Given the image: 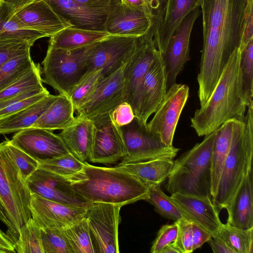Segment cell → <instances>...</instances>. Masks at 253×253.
Instances as JSON below:
<instances>
[{"label": "cell", "mask_w": 253, "mask_h": 253, "mask_svg": "<svg viewBox=\"0 0 253 253\" xmlns=\"http://www.w3.org/2000/svg\"><path fill=\"white\" fill-rule=\"evenodd\" d=\"M250 0H203V47L197 76L200 106L208 100L235 50L240 48Z\"/></svg>", "instance_id": "obj_1"}, {"label": "cell", "mask_w": 253, "mask_h": 253, "mask_svg": "<svg viewBox=\"0 0 253 253\" xmlns=\"http://www.w3.org/2000/svg\"><path fill=\"white\" fill-rule=\"evenodd\" d=\"M241 53L239 48L234 51L209 99L191 118V126L199 136L211 133L228 120H244L247 106L241 84Z\"/></svg>", "instance_id": "obj_2"}, {"label": "cell", "mask_w": 253, "mask_h": 253, "mask_svg": "<svg viewBox=\"0 0 253 253\" xmlns=\"http://www.w3.org/2000/svg\"><path fill=\"white\" fill-rule=\"evenodd\" d=\"M84 164L83 169L69 179L75 192L88 203L122 207L147 197L148 185L136 176L115 167Z\"/></svg>", "instance_id": "obj_3"}, {"label": "cell", "mask_w": 253, "mask_h": 253, "mask_svg": "<svg viewBox=\"0 0 253 253\" xmlns=\"http://www.w3.org/2000/svg\"><path fill=\"white\" fill-rule=\"evenodd\" d=\"M253 105L243 121L235 120L231 145L212 201L220 211L230 204L243 179L253 169Z\"/></svg>", "instance_id": "obj_4"}, {"label": "cell", "mask_w": 253, "mask_h": 253, "mask_svg": "<svg viewBox=\"0 0 253 253\" xmlns=\"http://www.w3.org/2000/svg\"><path fill=\"white\" fill-rule=\"evenodd\" d=\"M217 129L174 161L166 184L172 194L179 192L212 198L211 159Z\"/></svg>", "instance_id": "obj_5"}, {"label": "cell", "mask_w": 253, "mask_h": 253, "mask_svg": "<svg viewBox=\"0 0 253 253\" xmlns=\"http://www.w3.org/2000/svg\"><path fill=\"white\" fill-rule=\"evenodd\" d=\"M31 194L2 141L0 143V221L6 226V234L14 244L21 227L31 218Z\"/></svg>", "instance_id": "obj_6"}, {"label": "cell", "mask_w": 253, "mask_h": 253, "mask_svg": "<svg viewBox=\"0 0 253 253\" xmlns=\"http://www.w3.org/2000/svg\"><path fill=\"white\" fill-rule=\"evenodd\" d=\"M87 47L68 50L55 48L49 44L42 62V82L52 86L60 94L68 97L88 72Z\"/></svg>", "instance_id": "obj_7"}, {"label": "cell", "mask_w": 253, "mask_h": 253, "mask_svg": "<svg viewBox=\"0 0 253 253\" xmlns=\"http://www.w3.org/2000/svg\"><path fill=\"white\" fill-rule=\"evenodd\" d=\"M147 124L135 117L131 123L120 127L126 154L116 166L158 158L173 159L177 155L179 149L165 145L158 133L149 129Z\"/></svg>", "instance_id": "obj_8"}, {"label": "cell", "mask_w": 253, "mask_h": 253, "mask_svg": "<svg viewBox=\"0 0 253 253\" xmlns=\"http://www.w3.org/2000/svg\"><path fill=\"white\" fill-rule=\"evenodd\" d=\"M139 37L110 35L86 50L88 72L101 69L104 78L124 65L133 54Z\"/></svg>", "instance_id": "obj_9"}, {"label": "cell", "mask_w": 253, "mask_h": 253, "mask_svg": "<svg viewBox=\"0 0 253 253\" xmlns=\"http://www.w3.org/2000/svg\"><path fill=\"white\" fill-rule=\"evenodd\" d=\"M121 207L94 203L87 208L86 219L96 253H119L118 226Z\"/></svg>", "instance_id": "obj_10"}, {"label": "cell", "mask_w": 253, "mask_h": 253, "mask_svg": "<svg viewBox=\"0 0 253 253\" xmlns=\"http://www.w3.org/2000/svg\"><path fill=\"white\" fill-rule=\"evenodd\" d=\"M125 64L102 80L91 98L76 110L78 115L97 122L110 117L117 106L126 101Z\"/></svg>", "instance_id": "obj_11"}, {"label": "cell", "mask_w": 253, "mask_h": 253, "mask_svg": "<svg viewBox=\"0 0 253 253\" xmlns=\"http://www.w3.org/2000/svg\"><path fill=\"white\" fill-rule=\"evenodd\" d=\"M152 27L138 38L135 50L124 67L126 101L137 114L141 88L144 78L158 51L154 41Z\"/></svg>", "instance_id": "obj_12"}, {"label": "cell", "mask_w": 253, "mask_h": 253, "mask_svg": "<svg viewBox=\"0 0 253 253\" xmlns=\"http://www.w3.org/2000/svg\"><path fill=\"white\" fill-rule=\"evenodd\" d=\"M189 94L187 85L174 84L168 89L153 117L147 124L149 129L158 133L167 146H173L175 129Z\"/></svg>", "instance_id": "obj_13"}, {"label": "cell", "mask_w": 253, "mask_h": 253, "mask_svg": "<svg viewBox=\"0 0 253 253\" xmlns=\"http://www.w3.org/2000/svg\"><path fill=\"white\" fill-rule=\"evenodd\" d=\"M26 182L31 194L44 199L84 208L91 204L75 192L69 179L45 169L39 167Z\"/></svg>", "instance_id": "obj_14"}, {"label": "cell", "mask_w": 253, "mask_h": 253, "mask_svg": "<svg viewBox=\"0 0 253 253\" xmlns=\"http://www.w3.org/2000/svg\"><path fill=\"white\" fill-rule=\"evenodd\" d=\"M201 14L200 7L190 12L182 21L162 54L167 78V89L176 83V79L190 60V39L194 23Z\"/></svg>", "instance_id": "obj_15"}, {"label": "cell", "mask_w": 253, "mask_h": 253, "mask_svg": "<svg viewBox=\"0 0 253 253\" xmlns=\"http://www.w3.org/2000/svg\"><path fill=\"white\" fill-rule=\"evenodd\" d=\"M10 141L39 162L70 153L58 134L41 128L29 127L16 132Z\"/></svg>", "instance_id": "obj_16"}, {"label": "cell", "mask_w": 253, "mask_h": 253, "mask_svg": "<svg viewBox=\"0 0 253 253\" xmlns=\"http://www.w3.org/2000/svg\"><path fill=\"white\" fill-rule=\"evenodd\" d=\"M94 130L88 160L94 163L112 164L121 161L126 148L121 129L110 117L93 123Z\"/></svg>", "instance_id": "obj_17"}, {"label": "cell", "mask_w": 253, "mask_h": 253, "mask_svg": "<svg viewBox=\"0 0 253 253\" xmlns=\"http://www.w3.org/2000/svg\"><path fill=\"white\" fill-rule=\"evenodd\" d=\"M87 208L64 205L31 194V218L41 228L64 229L85 217Z\"/></svg>", "instance_id": "obj_18"}, {"label": "cell", "mask_w": 253, "mask_h": 253, "mask_svg": "<svg viewBox=\"0 0 253 253\" xmlns=\"http://www.w3.org/2000/svg\"><path fill=\"white\" fill-rule=\"evenodd\" d=\"M154 24L153 16L114 0L104 29L111 35L140 37L147 33Z\"/></svg>", "instance_id": "obj_19"}, {"label": "cell", "mask_w": 253, "mask_h": 253, "mask_svg": "<svg viewBox=\"0 0 253 253\" xmlns=\"http://www.w3.org/2000/svg\"><path fill=\"white\" fill-rule=\"evenodd\" d=\"M167 78L161 53L158 50L142 82L135 117L147 123L167 91Z\"/></svg>", "instance_id": "obj_20"}, {"label": "cell", "mask_w": 253, "mask_h": 253, "mask_svg": "<svg viewBox=\"0 0 253 253\" xmlns=\"http://www.w3.org/2000/svg\"><path fill=\"white\" fill-rule=\"evenodd\" d=\"M190 221L214 237L222 225L212 198L176 192L169 196Z\"/></svg>", "instance_id": "obj_21"}, {"label": "cell", "mask_w": 253, "mask_h": 253, "mask_svg": "<svg viewBox=\"0 0 253 253\" xmlns=\"http://www.w3.org/2000/svg\"><path fill=\"white\" fill-rule=\"evenodd\" d=\"M72 26L97 31H105L104 24L112 4L105 8H92L74 0H43Z\"/></svg>", "instance_id": "obj_22"}, {"label": "cell", "mask_w": 253, "mask_h": 253, "mask_svg": "<svg viewBox=\"0 0 253 253\" xmlns=\"http://www.w3.org/2000/svg\"><path fill=\"white\" fill-rule=\"evenodd\" d=\"M17 17L30 29L50 37L64 28L72 26L43 0H33L14 10Z\"/></svg>", "instance_id": "obj_23"}, {"label": "cell", "mask_w": 253, "mask_h": 253, "mask_svg": "<svg viewBox=\"0 0 253 253\" xmlns=\"http://www.w3.org/2000/svg\"><path fill=\"white\" fill-rule=\"evenodd\" d=\"M203 0H167L161 19L154 34L155 46L161 54L183 19L200 7Z\"/></svg>", "instance_id": "obj_24"}, {"label": "cell", "mask_w": 253, "mask_h": 253, "mask_svg": "<svg viewBox=\"0 0 253 253\" xmlns=\"http://www.w3.org/2000/svg\"><path fill=\"white\" fill-rule=\"evenodd\" d=\"M253 173L251 169L243 179L226 208L227 222L243 229L253 228Z\"/></svg>", "instance_id": "obj_25"}, {"label": "cell", "mask_w": 253, "mask_h": 253, "mask_svg": "<svg viewBox=\"0 0 253 253\" xmlns=\"http://www.w3.org/2000/svg\"><path fill=\"white\" fill-rule=\"evenodd\" d=\"M94 130L92 121L78 115L73 122L58 135L70 153L84 163L88 159Z\"/></svg>", "instance_id": "obj_26"}, {"label": "cell", "mask_w": 253, "mask_h": 253, "mask_svg": "<svg viewBox=\"0 0 253 253\" xmlns=\"http://www.w3.org/2000/svg\"><path fill=\"white\" fill-rule=\"evenodd\" d=\"M15 9L5 0L0 1V41H22L33 45L38 39L46 37L32 30L15 15Z\"/></svg>", "instance_id": "obj_27"}, {"label": "cell", "mask_w": 253, "mask_h": 253, "mask_svg": "<svg viewBox=\"0 0 253 253\" xmlns=\"http://www.w3.org/2000/svg\"><path fill=\"white\" fill-rule=\"evenodd\" d=\"M57 95L50 93L27 108L0 120V134H8L30 127L51 105Z\"/></svg>", "instance_id": "obj_28"}, {"label": "cell", "mask_w": 253, "mask_h": 253, "mask_svg": "<svg viewBox=\"0 0 253 253\" xmlns=\"http://www.w3.org/2000/svg\"><path fill=\"white\" fill-rule=\"evenodd\" d=\"M75 111L70 99L60 94L39 119L30 127L50 131L63 130L74 121Z\"/></svg>", "instance_id": "obj_29"}, {"label": "cell", "mask_w": 253, "mask_h": 253, "mask_svg": "<svg viewBox=\"0 0 253 253\" xmlns=\"http://www.w3.org/2000/svg\"><path fill=\"white\" fill-rule=\"evenodd\" d=\"M110 35L105 31L91 30L70 26L50 37L49 44L58 49L74 50L87 46Z\"/></svg>", "instance_id": "obj_30"}, {"label": "cell", "mask_w": 253, "mask_h": 253, "mask_svg": "<svg viewBox=\"0 0 253 253\" xmlns=\"http://www.w3.org/2000/svg\"><path fill=\"white\" fill-rule=\"evenodd\" d=\"M173 164V159L158 158L115 167L136 176L146 184H160L169 176Z\"/></svg>", "instance_id": "obj_31"}, {"label": "cell", "mask_w": 253, "mask_h": 253, "mask_svg": "<svg viewBox=\"0 0 253 253\" xmlns=\"http://www.w3.org/2000/svg\"><path fill=\"white\" fill-rule=\"evenodd\" d=\"M235 120H228L217 128L211 159L212 197L216 192L223 165L231 145Z\"/></svg>", "instance_id": "obj_32"}, {"label": "cell", "mask_w": 253, "mask_h": 253, "mask_svg": "<svg viewBox=\"0 0 253 253\" xmlns=\"http://www.w3.org/2000/svg\"><path fill=\"white\" fill-rule=\"evenodd\" d=\"M35 65L30 50L7 60L0 67V92L16 82Z\"/></svg>", "instance_id": "obj_33"}, {"label": "cell", "mask_w": 253, "mask_h": 253, "mask_svg": "<svg viewBox=\"0 0 253 253\" xmlns=\"http://www.w3.org/2000/svg\"><path fill=\"white\" fill-rule=\"evenodd\" d=\"M147 185L148 187V195L145 201L152 205L159 214L165 218L174 221L182 219L190 221L184 212L172 201L169 196L162 191L160 184Z\"/></svg>", "instance_id": "obj_34"}, {"label": "cell", "mask_w": 253, "mask_h": 253, "mask_svg": "<svg viewBox=\"0 0 253 253\" xmlns=\"http://www.w3.org/2000/svg\"><path fill=\"white\" fill-rule=\"evenodd\" d=\"M74 253H96L86 218L62 229Z\"/></svg>", "instance_id": "obj_35"}, {"label": "cell", "mask_w": 253, "mask_h": 253, "mask_svg": "<svg viewBox=\"0 0 253 253\" xmlns=\"http://www.w3.org/2000/svg\"><path fill=\"white\" fill-rule=\"evenodd\" d=\"M103 78L102 70L95 69L87 73L78 83L68 96L75 111L91 98Z\"/></svg>", "instance_id": "obj_36"}, {"label": "cell", "mask_w": 253, "mask_h": 253, "mask_svg": "<svg viewBox=\"0 0 253 253\" xmlns=\"http://www.w3.org/2000/svg\"><path fill=\"white\" fill-rule=\"evenodd\" d=\"M217 232L227 241L236 253L253 252V228L243 229L227 222L222 224Z\"/></svg>", "instance_id": "obj_37"}, {"label": "cell", "mask_w": 253, "mask_h": 253, "mask_svg": "<svg viewBox=\"0 0 253 253\" xmlns=\"http://www.w3.org/2000/svg\"><path fill=\"white\" fill-rule=\"evenodd\" d=\"M14 248L18 253H43L41 228L32 218L21 227Z\"/></svg>", "instance_id": "obj_38"}, {"label": "cell", "mask_w": 253, "mask_h": 253, "mask_svg": "<svg viewBox=\"0 0 253 253\" xmlns=\"http://www.w3.org/2000/svg\"><path fill=\"white\" fill-rule=\"evenodd\" d=\"M241 51L242 87L244 100L248 107L253 105V39Z\"/></svg>", "instance_id": "obj_39"}, {"label": "cell", "mask_w": 253, "mask_h": 253, "mask_svg": "<svg viewBox=\"0 0 253 253\" xmlns=\"http://www.w3.org/2000/svg\"><path fill=\"white\" fill-rule=\"evenodd\" d=\"M84 163L69 153L52 159L40 162L39 168L70 178L82 170Z\"/></svg>", "instance_id": "obj_40"}, {"label": "cell", "mask_w": 253, "mask_h": 253, "mask_svg": "<svg viewBox=\"0 0 253 253\" xmlns=\"http://www.w3.org/2000/svg\"><path fill=\"white\" fill-rule=\"evenodd\" d=\"M39 64L27 72L16 82L0 92V101L18 95L26 90L43 86Z\"/></svg>", "instance_id": "obj_41"}, {"label": "cell", "mask_w": 253, "mask_h": 253, "mask_svg": "<svg viewBox=\"0 0 253 253\" xmlns=\"http://www.w3.org/2000/svg\"><path fill=\"white\" fill-rule=\"evenodd\" d=\"M41 235L43 253H74L62 229L41 228Z\"/></svg>", "instance_id": "obj_42"}, {"label": "cell", "mask_w": 253, "mask_h": 253, "mask_svg": "<svg viewBox=\"0 0 253 253\" xmlns=\"http://www.w3.org/2000/svg\"><path fill=\"white\" fill-rule=\"evenodd\" d=\"M5 148L26 180L39 166V162L13 145L10 140L3 141Z\"/></svg>", "instance_id": "obj_43"}, {"label": "cell", "mask_w": 253, "mask_h": 253, "mask_svg": "<svg viewBox=\"0 0 253 253\" xmlns=\"http://www.w3.org/2000/svg\"><path fill=\"white\" fill-rule=\"evenodd\" d=\"M178 225L176 221L162 226L159 230L151 248V253H161L168 245L174 242L176 238Z\"/></svg>", "instance_id": "obj_44"}, {"label": "cell", "mask_w": 253, "mask_h": 253, "mask_svg": "<svg viewBox=\"0 0 253 253\" xmlns=\"http://www.w3.org/2000/svg\"><path fill=\"white\" fill-rule=\"evenodd\" d=\"M176 222L178 225V231L174 244L179 249L181 253H192V222L184 219Z\"/></svg>", "instance_id": "obj_45"}, {"label": "cell", "mask_w": 253, "mask_h": 253, "mask_svg": "<svg viewBox=\"0 0 253 253\" xmlns=\"http://www.w3.org/2000/svg\"><path fill=\"white\" fill-rule=\"evenodd\" d=\"M33 45L22 41H0V67L10 58L30 50Z\"/></svg>", "instance_id": "obj_46"}, {"label": "cell", "mask_w": 253, "mask_h": 253, "mask_svg": "<svg viewBox=\"0 0 253 253\" xmlns=\"http://www.w3.org/2000/svg\"><path fill=\"white\" fill-rule=\"evenodd\" d=\"M135 117L131 106L126 101L117 106L110 114L112 122L119 127L131 123Z\"/></svg>", "instance_id": "obj_47"}, {"label": "cell", "mask_w": 253, "mask_h": 253, "mask_svg": "<svg viewBox=\"0 0 253 253\" xmlns=\"http://www.w3.org/2000/svg\"><path fill=\"white\" fill-rule=\"evenodd\" d=\"M49 94L48 90L10 105L0 110V120L19 112L40 101Z\"/></svg>", "instance_id": "obj_48"}, {"label": "cell", "mask_w": 253, "mask_h": 253, "mask_svg": "<svg viewBox=\"0 0 253 253\" xmlns=\"http://www.w3.org/2000/svg\"><path fill=\"white\" fill-rule=\"evenodd\" d=\"M253 39V0H250L245 25L243 38L239 49L240 51Z\"/></svg>", "instance_id": "obj_49"}, {"label": "cell", "mask_w": 253, "mask_h": 253, "mask_svg": "<svg viewBox=\"0 0 253 253\" xmlns=\"http://www.w3.org/2000/svg\"><path fill=\"white\" fill-rule=\"evenodd\" d=\"M207 242L214 253H236L227 241L218 232Z\"/></svg>", "instance_id": "obj_50"}, {"label": "cell", "mask_w": 253, "mask_h": 253, "mask_svg": "<svg viewBox=\"0 0 253 253\" xmlns=\"http://www.w3.org/2000/svg\"><path fill=\"white\" fill-rule=\"evenodd\" d=\"M47 90L43 86L26 90L18 95L0 101V110L6 107L31 96L38 94Z\"/></svg>", "instance_id": "obj_51"}, {"label": "cell", "mask_w": 253, "mask_h": 253, "mask_svg": "<svg viewBox=\"0 0 253 253\" xmlns=\"http://www.w3.org/2000/svg\"><path fill=\"white\" fill-rule=\"evenodd\" d=\"M192 240L193 251L200 248L212 237L210 233L192 223Z\"/></svg>", "instance_id": "obj_52"}, {"label": "cell", "mask_w": 253, "mask_h": 253, "mask_svg": "<svg viewBox=\"0 0 253 253\" xmlns=\"http://www.w3.org/2000/svg\"><path fill=\"white\" fill-rule=\"evenodd\" d=\"M151 8L154 16L153 27L155 30L158 26L163 14L167 0H145Z\"/></svg>", "instance_id": "obj_53"}, {"label": "cell", "mask_w": 253, "mask_h": 253, "mask_svg": "<svg viewBox=\"0 0 253 253\" xmlns=\"http://www.w3.org/2000/svg\"><path fill=\"white\" fill-rule=\"evenodd\" d=\"M15 244L8 236L0 229V253H16Z\"/></svg>", "instance_id": "obj_54"}, {"label": "cell", "mask_w": 253, "mask_h": 253, "mask_svg": "<svg viewBox=\"0 0 253 253\" xmlns=\"http://www.w3.org/2000/svg\"><path fill=\"white\" fill-rule=\"evenodd\" d=\"M85 6L92 8H105L110 6L114 0H74Z\"/></svg>", "instance_id": "obj_55"}, {"label": "cell", "mask_w": 253, "mask_h": 253, "mask_svg": "<svg viewBox=\"0 0 253 253\" xmlns=\"http://www.w3.org/2000/svg\"><path fill=\"white\" fill-rule=\"evenodd\" d=\"M121 2L134 8L145 11L146 12L154 16L153 12L145 0H119Z\"/></svg>", "instance_id": "obj_56"}, {"label": "cell", "mask_w": 253, "mask_h": 253, "mask_svg": "<svg viewBox=\"0 0 253 253\" xmlns=\"http://www.w3.org/2000/svg\"><path fill=\"white\" fill-rule=\"evenodd\" d=\"M33 0H5L10 4L15 9L20 8Z\"/></svg>", "instance_id": "obj_57"}, {"label": "cell", "mask_w": 253, "mask_h": 253, "mask_svg": "<svg viewBox=\"0 0 253 253\" xmlns=\"http://www.w3.org/2000/svg\"><path fill=\"white\" fill-rule=\"evenodd\" d=\"M161 253H181V252L173 242L167 246Z\"/></svg>", "instance_id": "obj_58"}, {"label": "cell", "mask_w": 253, "mask_h": 253, "mask_svg": "<svg viewBox=\"0 0 253 253\" xmlns=\"http://www.w3.org/2000/svg\"></svg>", "instance_id": "obj_59"}, {"label": "cell", "mask_w": 253, "mask_h": 253, "mask_svg": "<svg viewBox=\"0 0 253 253\" xmlns=\"http://www.w3.org/2000/svg\"></svg>", "instance_id": "obj_60"}]
</instances>
